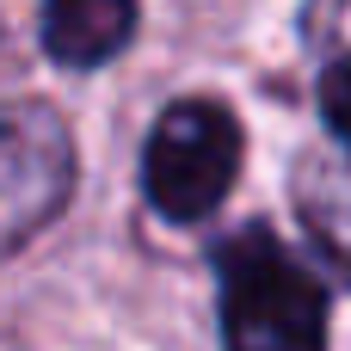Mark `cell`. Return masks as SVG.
I'll list each match as a JSON object with an SVG mask.
<instances>
[{"label":"cell","instance_id":"7","mask_svg":"<svg viewBox=\"0 0 351 351\" xmlns=\"http://www.w3.org/2000/svg\"><path fill=\"white\" fill-rule=\"evenodd\" d=\"M321 117L339 136V148H351V56L346 62H321Z\"/></svg>","mask_w":351,"mask_h":351},{"label":"cell","instance_id":"3","mask_svg":"<svg viewBox=\"0 0 351 351\" xmlns=\"http://www.w3.org/2000/svg\"><path fill=\"white\" fill-rule=\"evenodd\" d=\"M74 191V136L49 105H0V253L43 234Z\"/></svg>","mask_w":351,"mask_h":351},{"label":"cell","instance_id":"4","mask_svg":"<svg viewBox=\"0 0 351 351\" xmlns=\"http://www.w3.org/2000/svg\"><path fill=\"white\" fill-rule=\"evenodd\" d=\"M296 216L315 241V253L351 284V148H315L296 160Z\"/></svg>","mask_w":351,"mask_h":351},{"label":"cell","instance_id":"5","mask_svg":"<svg viewBox=\"0 0 351 351\" xmlns=\"http://www.w3.org/2000/svg\"><path fill=\"white\" fill-rule=\"evenodd\" d=\"M136 37V0H43V49L62 68H99Z\"/></svg>","mask_w":351,"mask_h":351},{"label":"cell","instance_id":"2","mask_svg":"<svg viewBox=\"0 0 351 351\" xmlns=\"http://www.w3.org/2000/svg\"><path fill=\"white\" fill-rule=\"evenodd\" d=\"M241 173V123L216 99H179L160 111L148 154H142V185L148 204L167 222H204Z\"/></svg>","mask_w":351,"mask_h":351},{"label":"cell","instance_id":"6","mask_svg":"<svg viewBox=\"0 0 351 351\" xmlns=\"http://www.w3.org/2000/svg\"><path fill=\"white\" fill-rule=\"evenodd\" d=\"M302 43L321 62H346L351 56V0H308L302 6Z\"/></svg>","mask_w":351,"mask_h":351},{"label":"cell","instance_id":"1","mask_svg":"<svg viewBox=\"0 0 351 351\" xmlns=\"http://www.w3.org/2000/svg\"><path fill=\"white\" fill-rule=\"evenodd\" d=\"M216 296L228 351H327V290L265 222L216 247Z\"/></svg>","mask_w":351,"mask_h":351}]
</instances>
